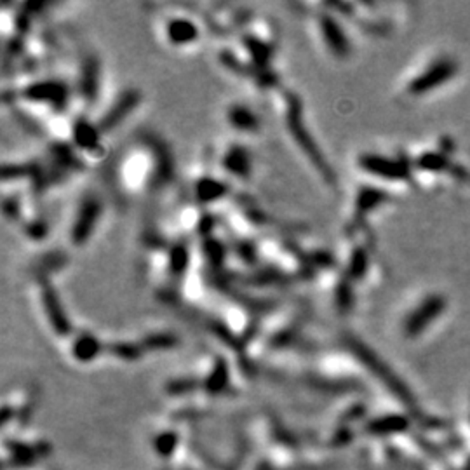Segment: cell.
I'll return each instance as SVG.
<instances>
[{
	"label": "cell",
	"mask_w": 470,
	"mask_h": 470,
	"mask_svg": "<svg viewBox=\"0 0 470 470\" xmlns=\"http://www.w3.org/2000/svg\"><path fill=\"white\" fill-rule=\"evenodd\" d=\"M367 265H369V261H367L366 250H360L359 247V250L354 251L352 258H350V263H349L350 279L363 277L367 270Z\"/></svg>",
	"instance_id": "obj_18"
},
{
	"label": "cell",
	"mask_w": 470,
	"mask_h": 470,
	"mask_svg": "<svg viewBox=\"0 0 470 470\" xmlns=\"http://www.w3.org/2000/svg\"><path fill=\"white\" fill-rule=\"evenodd\" d=\"M40 298H42L44 310H46L47 321L53 324L54 329H58L60 333L68 331V319L67 313H64L63 305H61L60 298L54 293V289L49 284L40 286Z\"/></svg>",
	"instance_id": "obj_9"
},
{
	"label": "cell",
	"mask_w": 470,
	"mask_h": 470,
	"mask_svg": "<svg viewBox=\"0 0 470 470\" xmlns=\"http://www.w3.org/2000/svg\"><path fill=\"white\" fill-rule=\"evenodd\" d=\"M286 125H288L289 132L295 138L298 148L308 157L310 164L317 169L319 175H322L328 183H335L336 176L333 175V171L329 169V164L326 162V159L322 157V152L319 150L317 143L313 141V136L310 134V131L306 129L305 122H303V114L302 107H299L298 100L295 96L289 98L288 108H286Z\"/></svg>",
	"instance_id": "obj_1"
},
{
	"label": "cell",
	"mask_w": 470,
	"mask_h": 470,
	"mask_svg": "<svg viewBox=\"0 0 470 470\" xmlns=\"http://www.w3.org/2000/svg\"><path fill=\"white\" fill-rule=\"evenodd\" d=\"M139 101H141V96H139L138 91L128 89L125 93H122L121 96H119V100L112 105L110 110L103 115V119L100 121V125H98V128H100L101 131L115 129L125 117L131 115V112L138 107Z\"/></svg>",
	"instance_id": "obj_7"
},
{
	"label": "cell",
	"mask_w": 470,
	"mask_h": 470,
	"mask_svg": "<svg viewBox=\"0 0 470 470\" xmlns=\"http://www.w3.org/2000/svg\"><path fill=\"white\" fill-rule=\"evenodd\" d=\"M359 166L363 171L378 178L411 182V168L408 161H394L378 153H364L359 157Z\"/></svg>",
	"instance_id": "obj_4"
},
{
	"label": "cell",
	"mask_w": 470,
	"mask_h": 470,
	"mask_svg": "<svg viewBox=\"0 0 470 470\" xmlns=\"http://www.w3.org/2000/svg\"><path fill=\"white\" fill-rule=\"evenodd\" d=\"M197 199L200 202H214V200L221 199L227 193V185L221 183L220 180L214 178H202L197 183Z\"/></svg>",
	"instance_id": "obj_17"
},
{
	"label": "cell",
	"mask_w": 470,
	"mask_h": 470,
	"mask_svg": "<svg viewBox=\"0 0 470 470\" xmlns=\"http://www.w3.org/2000/svg\"><path fill=\"white\" fill-rule=\"evenodd\" d=\"M456 71H458V64H456L455 60H451V58H441L434 64H430L424 73L413 78L408 91L411 94H415V96L425 94L428 91H434L444 82L451 80L456 75Z\"/></svg>",
	"instance_id": "obj_3"
},
{
	"label": "cell",
	"mask_w": 470,
	"mask_h": 470,
	"mask_svg": "<svg viewBox=\"0 0 470 470\" xmlns=\"http://www.w3.org/2000/svg\"><path fill=\"white\" fill-rule=\"evenodd\" d=\"M388 195L387 192L380 189H371V186H364L359 190V195H357L356 202V220L366 216L367 213H371L373 209H376L378 206H381L383 202H387Z\"/></svg>",
	"instance_id": "obj_14"
},
{
	"label": "cell",
	"mask_w": 470,
	"mask_h": 470,
	"mask_svg": "<svg viewBox=\"0 0 470 470\" xmlns=\"http://www.w3.org/2000/svg\"><path fill=\"white\" fill-rule=\"evenodd\" d=\"M100 128L89 124L87 121H78L73 128V141L77 143L78 148L82 150H96L100 143Z\"/></svg>",
	"instance_id": "obj_15"
},
{
	"label": "cell",
	"mask_w": 470,
	"mask_h": 470,
	"mask_svg": "<svg viewBox=\"0 0 470 470\" xmlns=\"http://www.w3.org/2000/svg\"><path fill=\"white\" fill-rule=\"evenodd\" d=\"M101 213H103V206H101V200L98 197L87 195L86 199H82L70 230V239L75 246H82L91 239L96 223L101 218Z\"/></svg>",
	"instance_id": "obj_2"
},
{
	"label": "cell",
	"mask_w": 470,
	"mask_h": 470,
	"mask_svg": "<svg viewBox=\"0 0 470 470\" xmlns=\"http://www.w3.org/2000/svg\"><path fill=\"white\" fill-rule=\"evenodd\" d=\"M166 37L173 46H189L199 37V26L189 18H171L166 23Z\"/></svg>",
	"instance_id": "obj_11"
},
{
	"label": "cell",
	"mask_w": 470,
	"mask_h": 470,
	"mask_svg": "<svg viewBox=\"0 0 470 470\" xmlns=\"http://www.w3.org/2000/svg\"><path fill=\"white\" fill-rule=\"evenodd\" d=\"M446 299L441 295H430L413 310L404 322V331L408 336H418L428 324L444 312Z\"/></svg>",
	"instance_id": "obj_5"
},
{
	"label": "cell",
	"mask_w": 470,
	"mask_h": 470,
	"mask_svg": "<svg viewBox=\"0 0 470 470\" xmlns=\"http://www.w3.org/2000/svg\"><path fill=\"white\" fill-rule=\"evenodd\" d=\"M98 86H100V64L96 60H87L82 64V73H80V91L86 94L87 100H94Z\"/></svg>",
	"instance_id": "obj_16"
},
{
	"label": "cell",
	"mask_w": 470,
	"mask_h": 470,
	"mask_svg": "<svg viewBox=\"0 0 470 470\" xmlns=\"http://www.w3.org/2000/svg\"><path fill=\"white\" fill-rule=\"evenodd\" d=\"M319 30H321L326 47H328L335 56L338 58L349 56L350 53L349 37L343 32L342 25H340L333 16L322 15L321 19H319Z\"/></svg>",
	"instance_id": "obj_6"
},
{
	"label": "cell",
	"mask_w": 470,
	"mask_h": 470,
	"mask_svg": "<svg viewBox=\"0 0 470 470\" xmlns=\"http://www.w3.org/2000/svg\"><path fill=\"white\" fill-rule=\"evenodd\" d=\"M23 98L33 103H46L60 107L67 100V87L54 80H42V82L30 84L23 91Z\"/></svg>",
	"instance_id": "obj_8"
},
{
	"label": "cell",
	"mask_w": 470,
	"mask_h": 470,
	"mask_svg": "<svg viewBox=\"0 0 470 470\" xmlns=\"http://www.w3.org/2000/svg\"><path fill=\"white\" fill-rule=\"evenodd\" d=\"M417 169L425 173H451L456 178H467V173L462 168L453 164L444 152H425L417 159Z\"/></svg>",
	"instance_id": "obj_10"
},
{
	"label": "cell",
	"mask_w": 470,
	"mask_h": 470,
	"mask_svg": "<svg viewBox=\"0 0 470 470\" xmlns=\"http://www.w3.org/2000/svg\"><path fill=\"white\" fill-rule=\"evenodd\" d=\"M227 119L232 128L241 132H254L260 128V121H258L256 115L244 105H232L228 108Z\"/></svg>",
	"instance_id": "obj_13"
},
{
	"label": "cell",
	"mask_w": 470,
	"mask_h": 470,
	"mask_svg": "<svg viewBox=\"0 0 470 470\" xmlns=\"http://www.w3.org/2000/svg\"><path fill=\"white\" fill-rule=\"evenodd\" d=\"M223 166L230 175L237 176V178H246L251 173V157L244 146H232L227 150L223 157Z\"/></svg>",
	"instance_id": "obj_12"
}]
</instances>
